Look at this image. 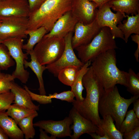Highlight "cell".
Wrapping results in <instances>:
<instances>
[{
  "label": "cell",
  "mask_w": 139,
  "mask_h": 139,
  "mask_svg": "<svg viewBox=\"0 0 139 139\" xmlns=\"http://www.w3.org/2000/svg\"><path fill=\"white\" fill-rule=\"evenodd\" d=\"M3 0H0V2L2 1H3Z\"/></svg>",
  "instance_id": "f6af8a7d"
},
{
  "label": "cell",
  "mask_w": 139,
  "mask_h": 139,
  "mask_svg": "<svg viewBox=\"0 0 139 139\" xmlns=\"http://www.w3.org/2000/svg\"><path fill=\"white\" fill-rule=\"evenodd\" d=\"M128 73L127 91L133 95H139V73L136 74L131 68Z\"/></svg>",
  "instance_id": "f546056e"
},
{
  "label": "cell",
  "mask_w": 139,
  "mask_h": 139,
  "mask_svg": "<svg viewBox=\"0 0 139 139\" xmlns=\"http://www.w3.org/2000/svg\"><path fill=\"white\" fill-rule=\"evenodd\" d=\"M102 118L100 127L103 134L107 135L110 139H123V133L116 128L112 117L107 115Z\"/></svg>",
  "instance_id": "603a6c76"
},
{
  "label": "cell",
  "mask_w": 139,
  "mask_h": 139,
  "mask_svg": "<svg viewBox=\"0 0 139 139\" xmlns=\"http://www.w3.org/2000/svg\"><path fill=\"white\" fill-rule=\"evenodd\" d=\"M133 110L137 117L139 119V99L135 100L133 102Z\"/></svg>",
  "instance_id": "f35d334b"
},
{
  "label": "cell",
  "mask_w": 139,
  "mask_h": 139,
  "mask_svg": "<svg viewBox=\"0 0 139 139\" xmlns=\"http://www.w3.org/2000/svg\"><path fill=\"white\" fill-rule=\"evenodd\" d=\"M97 8L94 3L89 0H73L71 11L78 22L88 24L95 19Z\"/></svg>",
  "instance_id": "4fadbf2b"
},
{
  "label": "cell",
  "mask_w": 139,
  "mask_h": 139,
  "mask_svg": "<svg viewBox=\"0 0 139 139\" xmlns=\"http://www.w3.org/2000/svg\"><path fill=\"white\" fill-rule=\"evenodd\" d=\"M93 2L96 4L98 8L104 4L108 3L114 0H89Z\"/></svg>",
  "instance_id": "ab89813d"
},
{
  "label": "cell",
  "mask_w": 139,
  "mask_h": 139,
  "mask_svg": "<svg viewBox=\"0 0 139 139\" xmlns=\"http://www.w3.org/2000/svg\"><path fill=\"white\" fill-rule=\"evenodd\" d=\"M29 54L31 57V60L28 62L25 60L24 62V68H30L36 74L39 83L38 89L40 94L46 95L42 74L44 71L46 69V66L41 65L38 60L33 50L30 52Z\"/></svg>",
  "instance_id": "d6986e66"
},
{
  "label": "cell",
  "mask_w": 139,
  "mask_h": 139,
  "mask_svg": "<svg viewBox=\"0 0 139 139\" xmlns=\"http://www.w3.org/2000/svg\"><path fill=\"white\" fill-rule=\"evenodd\" d=\"M15 64L7 47L2 43H0V69L7 70Z\"/></svg>",
  "instance_id": "f1b7e54d"
},
{
  "label": "cell",
  "mask_w": 139,
  "mask_h": 139,
  "mask_svg": "<svg viewBox=\"0 0 139 139\" xmlns=\"http://www.w3.org/2000/svg\"><path fill=\"white\" fill-rule=\"evenodd\" d=\"M24 41L23 38H15L3 40L1 43L7 47L16 64L15 69L12 75L14 79H18L22 83H26L29 79V73L25 69L24 62L28 59L29 54L23 51Z\"/></svg>",
  "instance_id": "52a82bcc"
},
{
  "label": "cell",
  "mask_w": 139,
  "mask_h": 139,
  "mask_svg": "<svg viewBox=\"0 0 139 139\" xmlns=\"http://www.w3.org/2000/svg\"><path fill=\"white\" fill-rule=\"evenodd\" d=\"M38 115L36 111L31 115L22 119L17 124L22 131L25 139L33 138L35 135V130L33 127V119Z\"/></svg>",
  "instance_id": "484cf974"
},
{
  "label": "cell",
  "mask_w": 139,
  "mask_h": 139,
  "mask_svg": "<svg viewBox=\"0 0 139 139\" xmlns=\"http://www.w3.org/2000/svg\"><path fill=\"white\" fill-rule=\"evenodd\" d=\"M94 139H110L108 136L104 134L103 135H101L92 132L88 134Z\"/></svg>",
  "instance_id": "8d00e7d4"
},
{
  "label": "cell",
  "mask_w": 139,
  "mask_h": 139,
  "mask_svg": "<svg viewBox=\"0 0 139 139\" xmlns=\"http://www.w3.org/2000/svg\"><path fill=\"white\" fill-rule=\"evenodd\" d=\"M132 40L137 44V48L134 53L136 60L138 62L139 54V34H134L131 36Z\"/></svg>",
  "instance_id": "d590c367"
},
{
  "label": "cell",
  "mask_w": 139,
  "mask_h": 139,
  "mask_svg": "<svg viewBox=\"0 0 139 139\" xmlns=\"http://www.w3.org/2000/svg\"><path fill=\"white\" fill-rule=\"evenodd\" d=\"M9 137L0 127V139H8Z\"/></svg>",
  "instance_id": "60d3db41"
},
{
  "label": "cell",
  "mask_w": 139,
  "mask_h": 139,
  "mask_svg": "<svg viewBox=\"0 0 139 139\" xmlns=\"http://www.w3.org/2000/svg\"><path fill=\"white\" fill-rule=\"evenodd\" d=\"M139 98V95H134L129 99L121 97L115 85L111 89L105 90L99 102V113L102 117L107 115L111 116L115 122L116 127L119 130L128 107Z\"/></svg>",
  "instance_id": "277c9868"
},
{
  "label": "cell",
  "mask_w": 139,
  "mask_h": 139,
  "mask_svg": "<svg viewBox=\"0 0 139 139\" xmlns=\"http://www.w3.org/2000/svg\"><path fill=\"white\" fill-rule=\"evenodd\" d=\"M101 28L95 19L88 24L78 22L75 26L71 40L73 49L89 44L99 32Z\"/></svg>",
  "instance_id": "8fae6325"
},
{
  "label": "cell",
  "mask_w": 139,
  "mask_h": 139,
  "mask_svg": "<svg viewBox=\"0 0 139 139\" xmlns=\"http://www.w3.org/2000/svg\"><path fill=\"white\" fill-rule=\"evenodd\" d=\"M17 124L5 111H0V127L8 137L12 139H22L24 135Z\"/></svg>",
  "instance_id": "ac0fdd59"
},
{
  "label": "cell",
  "mask_w": 139,
  "mask_h": 139,
  "mask_svg": "<svg viewBox=\"0 0 139 139\" xmlns=\"http://www.w3.org/2000/svg\"><path fill=\"white\" fill-rule=\"evenodd\" d=\"M73 0H47L28 17L27 30L44 27L48 33L61 17L71 10Z\"/></svg>",
  "instance_id": "3957f363"
},
{
  "label": "cell",
  "mask_w": 139,
  "mask_h": 139,
  "mask_svg": "<svg viewBox=\"0 0 139 139\" xmlns=\"http://www.w3.org/2000/svg\"><path fill=\"white\" fill-rule=\"evenodd\" d=\"M91 62L89 61L84 64L79 70L76 79L71 86V91L73 93L76 100L79 102L83 101L84 98L82 96L84 88L82 83L83 77L88 70Z\"/></svg>",
  "instance_id": "7402d4cb"
},
{
  "label": "cell",
  "mask_w": 139,
  "mask_h": 139,
  "mask_svg": "<svg viewBox=\"0 0 139 139\" xmlns=\"http://www.w3.org/2000/svg\"><path fill=\"white\" fill-rule=\"evenodd\" d=\"M24 88L29 93L32 100L37 101L41 104H46L51 103L53 98L51 94H49L48 96L39 95L31 92L26 85L24 86Z\"/></svg>",
  "instance_id": "1f68e13d"
},
{
  "label": "cell",
  "mask_w": 139,
  "mask_h": 139,
  "mask_svg": "<svg viewBox=\"0 0 139 139\" xmlns=\"http://www.w3.org/2000/svg\"><path fill=\"white\" fill-rule=\"evenodd\" d=\"M73 32H71L64 38L65 47L64 51L60 58L54 63L46 66V69L57 77L59 72L66 67L72 66L81 68L84 64L78 59L74 51L71 43Z\"/></svg>",
  "instance_id": "30bf717a"
},
{
  "label": "cell",
  "mask_w": 139,
  "mask_h": 139,
  "mask_svg": "<svg viewBox=\"0 0 139 139\" xmlns=\"http://www.w3.org/2000/svg\"><path fill=\"white\" fill-rule=\"evenodd\" d=\"M123 138L125 139H139V126L128 132L123 133Z\"/></svg>",
  "instance_id": "836d02e7"
},
{
  "label": "cell",
  "mask_w": 139,
  "mask_h": 139,
  "mask_svg": "<svg viewBox=\"0 0 139 139\" xmlns=\"http://www.w3.org/2000/svg\"><path fill=\"white\" fill-rule=\"evenodd\" d=\"M2 41H1V40H0V43H1V42H2Z\"/></svg>",
  "instance_id": "ee69618b"
},
{
  "label": "cell",
  "mask_w": 139,
  "mask_h": 139,
  "mask_svg": "<svg viewBox=\"0 0 139 139\" xmlns=\"http://www.w3.org/2000/svg\"><path fill=\"white\" fill-rule=\"evenodd\" d=\"M6 74L1 72V70L0 69V79H2L5 77Z\"/></svg>",
  "instance_id": "b9f144b4"
},
{
  "label": "cell",
  "mask_w": 139,
  "mask_h": 139,
  "mask_svg": "<svg viewBox=\"0 0 139 139\" xmlns=\"http://www.w3.org/2000/svg\"><path fill=\"white\" fill-rule=\"evenodd\" d=\"M14 95L11 91L0 93V111H5L13 102Z\"/></svg>",
  "instance_id": "4dcf8cb0"
},
{
  "label": "cell",
  "mask_w": 139,
  "mask_h": 139,
  "mask_svg": "<svg viewBox=\"0 0 139 139\" xmlns=\"http://www.w3.org/2000/svg\"><path fill=\"white\" fill-rule=\"evenodd\" d=\"M1 19L0 18V23L1 22Z\"/></svg>",
  "instance_id": "7bdbcfd3"
},
{
  "label": "cell",
  "mask_w": 139,
  "mask_h": 139,
  "mask_svg": "<svg viewBox=\"0 0 139 139\" xmlns=\"http://www.w3.org/2000/svg\"><path fill=\"white\" fill-rule=\"evenodd\" d=\"M127 19L120 22L117 27L123 33L124 40L127 43L129 38L132 34H139V13L136 15H126Z\"/></svg>",
  "instance_id": "44dd1931"
},
{
  "label": "cell",
  "mask_w": 139,
  "mask_h": 139,
  "mask_svg": "<svg viewBox=\"0 0 139 139\" xmlns=\"http://www.w3.org/2000/svg\"><path fill=\"white\" fill-rule=\"evenodd\" d=\"M14 79L12 75L9 74H6L5 77L0 79V93L10 92L11 82Z\"/></svg>",
  "instance_id": "d6a6232c"
},
{
  "label": "cell",
  "mask_w": 139,
  "mask_h": 139,
  "mask_svg": "<svg viewBox=\"0 0 139 139\" xmlns=\"http://www.w3.org/2000/svg\"><path fill=\"white\" fill-rule=\"evenodd\" d=\"M0 40L20 38H27L26 32L28 29V17L11 16H0Z\"/></svg>",
  "instance_id": "ba28073f"
},
{
  "label": "cell",
  "mask_w": 139,
  "mask_h": 139,
  "mask_svg": "<svg viewBox=\"0 0 139 139\" xmlns=\"http://www.w3.org/2000/svg\"><path fill=\"white\" fill-rule=\"evenodd\" d=\"M10 91L14 95L13 103L20 106L36 111L39 109V105L34 104L28 92L14 82H11Z\"/></svg>",
  "instance_id": "e0dca14e"
},
{
  "label": "cell",
  "mask_w": 139,
  "mask_h": 139,
  "mask_svg": "<svg viewBox=\"0 0 139 139\" xmlns=\"http://www.w3.org/2000/svg\"><path fill=\"white\" fill-rule=\"evenodd\" d=\"M40 134L39 138L40 139H56V137L53 135H51V136H48L47 133L44 131L43 129L40 128L39 129Z\"/></svg>",
  "instance_id": "74e56055"
},
{
  "label": "cell",
  "mask_w": 139,
  "mask_h": 139,
  "mask_svg": "<svg viewBox=\"0 0 139 139\" xmlns=\"http://www.w3.org/2000/svg\"><path fill=\"white\" fill-rule=\"evenodd\" d=\"M30 13L37 9L47 0H27Z\"/></svg>",
  "instance_id": "e575fe53"
},
{
  "label": "cell",
  "mask_w": 139,
  "mask_h": 139,
  "mask_svg": "<svg viewBox=\"0 0 139 139\" xmlns=\"http://www.w3.org/2000/svg\"><path fill=\"white\" fill-rule=\"evenodd\" d=\"M47 33V30L43 27L33 30H27L26 34L29 36V38L27 42L23 44V49L25 50L29 54L30 52L33 50L34 46Z\"/></svg>",
  "instance_id": "cb8c5ba5"
},
{
  "label": "cell",
  "mask_w": 139,
  "mask_h": 139,
  "mask_svg": "<svg viewBox=\"0 0 139 139\" xmlns=\"http://www.w3.org/2000/svg\"><path fill=\"white\" fill-rule=\"evenodd\" d=\"M65 47L64 38L49 37L45 34L35 45L33 50L40 64L46 65L55 62L60 58Z\"/></svg>",
  "instance_id": "8992f818"
},
{
  "label": "cell",
  "mask_w": 139,
  "mask_h": 139,
  "mask_svg": "<svg viewBox=\"0 0 139 139\" xmlns=\"http://www.w3.org/2000/svg\"><path fill=\"white\" fill-rule=\"evenodd\" d=\"M125 117L119 130L121 133H127L139 126V119L137 117L133 109L127 111Z\"/></svg>",
  "instance_id": "83f0119b"
},
{
  "label": "cell",
  "mask_w": 139,
  "mask_h": 139,
  "mask_svg": "<svg viewBox=\"0 0 139 139\" xmlns=\"http://www.w3.org/2000/svg\"><path fill=\"white\" fill-rule=\"evenodd\" d=\"M80 68L74 66L66 67L59 72L57 77L62 83L71 87L74 82Z\"/></svg>",
  "instance_id": "d4e9b609"
},
{
  "label": "cell",
  "mask_w": 139,
  "mask_h": 139,
  "mask_svg": "<svg viewBox=\"0 0 139 139\" xmlns=\"http://www.w3.org/2000/svg\"><path fill=\"white\" fill-rule=\"evenodd\" d=\"M110 8L108 3L98 8L95 19L101 28L106 27L109 28L114 39L119 38L124 40L123 34L117 25L126 17V15L119 11L114 13Z\"/></svg>",
  "instance_id": "9c48e42d"
},
{
  "label": "cell",
  "mask_w": 139,
  "mask_h": 139,
  "mask_svg": "<svg viewBox=\"0 0 139 139\" xmlns=\"http://www.w3.org/2000/svg\"><path fill=\"white\" fill-rule=\"evenodd\" d=\"M115 49L109 50L99 55L92 61L91 66L106 90L120 84L128 86V72L120 70L116 65Z\"/></svg>",
  "instance_id": "7a4b0ae2"
},
{
  "label": "cell",
  "mask_w": 139,
  "mask_h": 139,
  "mask_svg": "<svg viewBox=\"0 0 139 139\" xmlns=\"http://www.w3.org/2000/svg\"><path fill=\"white\" fill-rule=\"evenodd\" d=\"M114 11L132 15L139 13V0H114L108 3Z\"/></svg>",
  "instance_id": "ffe728a7"
},
{
  "label": "cell",
  "mask_w": 139,
  "mask_h": 139,
  "mask_svg": "<svg viewBox=\"0 0 139 139\" xmlns=\"http://www.w3.org/2000/svg\"><path fill=\"white\" fill-rule=\"evenodd\" d=\"M77 22L71 11L68 12L58 19L51 30L46 35L49 37L64 38L69 33L74 32Z\"/></svg>",
  "instance_id": "2e32d148"
},
{
  "label": "cell",
  "mask_w": 139,
  "mask_h": 139,
  "mask_svg": "<svg viewBox=\"0 0 139 139\" xmlns=\"http://www.w3.org/2000/svg\"><path fill=\"white\" fill-rule=\"evenodd\" d=\"M69 116L73 121L71 127L73 131L71 135L72 139H78L82 135L94 132L101 135H103L99 128L90 120L82 116L73 107L69 112Z\"/></svg>",
  "instance_id": "5bb4252c"
},
{
  "label": "cell",
  "mask_w": 139,
  "mask_h": 139,
  "mask_svg": "<svg viewBox=\"0 0 139 139\" xmlns=\"http://www.w3.org/2000/svg\"><path fill=\"white\" fill-rule=\"evenodd\" d=\"M6 113L16 122L33 114L36 110L20 106L15 103L11 105L7 110Z\"/></svg>",
  "instance_id": "4316f807"
},
{
  "label": "cell",
  "mask_w": 139,
  "mask_h": 139,
  "mask_svg": "<svg viewBox=\"0 0 139 139\" xmlns=\"http://www.w3.org/2000/svg\"><path fill=\"white\" fill-rule=\"evenodd\" d=\"M118 48L110 29L101 28L98 34L89 44L76 48L78 57L83 63L91 61L99 55L109 50Z\"/></svg>",
  "instance_id": "5b68a950"
},
{
  "label": "cell",
  "mask_w": 139,
  "mask_h": 139,
  "mask_svg": "<svg viewBox=\"0 0 139 139\" xmlns=\"http://www.w3.org/2000/svg\"><path fill=\"white\" fill-rule=\"evenodd\" d=\"M82 83L86 90V97L81 102L74 99L72 102L73 107L82 116L91 121L102 132L98 105L105 90L91 66L84 75Z\"/></svg>",
  "instance_id": "6da1fadb"
},
{
  "label": "cell",
  "mask_w": 139,
  "mask_h": 139,
  "mask_svg": "<svg viewBox=\"0 0 139 139\" xmlns=\"http://www.w3.org/2000/svg\"><path fill=\"white\" fill-rule=\"evenodd\" d=\"M72 123V119L68 116L59 121H39L33 124V125L44 130L47 133L56 137L63 138L71 137L72 131L70 126Z\"/></svg>",
  "instance_id": "7c38bea8"
},
{
  "label": "cell",
  "mask_w": 139,
  "mask_h": 139,
  "mask_svg": "<svg viewBox=\"0 0 139 139\" xmlns=\"http://www.w3.org/2000/svg\"><path fill=\"white\" fill-rule=\"evenodd\" d=\"M30 13L27 0H3L0 2V16L28 17Z\"/></svg>",
  "instance_id": "9a60e30c"
}]
</instances>
